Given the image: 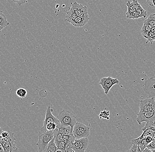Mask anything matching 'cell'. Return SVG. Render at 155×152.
<instances>
[{"label":"cell","instance_id":"ba28073f","mask_svg":"<svg viewBox=\"0 0 155 152\" xmlns=\"http://www.w3.org/2000/svg\"><path fill=\"white\" fill-rule=\"evenodd\" d=\"M143 90L150 98L155 97V77H151L145 81Z\"/></svg>","mask_w":155,"mask_h":152},{"label":"cell","instance_id":"7c38bea8","mask_svg":"<svg viewBox=\"0 0 155 152\" xmlns=\"http://www.w3.org/2000/svg\"><path fill=\"white\" fill-rule=\"evenodd\" d=\"M126 5L128 7L127 11L126 13V16L127 18L130 19L133 13L137 8L140 6V5L137 0H132V2L128 1Z\"/></svg>","mask_w":155,"mask_h":152},{"label":"cell","instance_id":"7402d4cb","mask_svg":"<svg viewBox=\"0 0 155 152\" xmlns=\"http://www.w3.org/2000/svg\"><path fill=\"white\" fill-rule=\"evenodd\" d=\"M60 131L63 134V135H70L73 134V130L70 126H62L58 128Z\"/></svg>","mask_w":155,"mask_h":152},{"label":"cell","instance_id":"277c9868","mask_svg":"<svg viewBox=\"0 0 155 152\" xmlns=\"http://www.w3.org/2000/svg\"><path fill=\"white\" fill-rule=\"evenodd\" d=\"M54 131H49L38 134V140L36 145L38 148V152H42L49 142L54 138Z\"/></svg>","mask_w":155,"mask_h":152},{"label":"cell","instance_id":"4fadbf2b","mask_svg":"<svg viewBox=\"0 0 155 152\" xmlns=\"http://www.w3.org/2000/svg\"><path fill=\"white\" fill-rule=\"evenodd\" d=\"M147 11L140 5L139 7L137 8L133 13L130 19H137L141 17L145 18L147 16Z\"/></svg>","mask_w":155,"mask_h":152},{"label":"cell","instance_id":"7a4b0ae2","mask_svg":"<svg viewBox=\"0 0 155 152\" xmlns=\"http://www.w3.org/2000/svg\"><path fill=\"white\" fill-rule=\"evenodd\" d=\"M136 121L139 125L142 122H146V124L141 130L142 131L145 129L149 128L155 121V109L147 112H139L137 114Z\"/></svg>","mask_w":155,"mask_h":152},{"label":"cell","instance_id":"e0dca14e","mask_svg":"<svg viewBox=\"0 0 155 152\" xmlns=\"http://www.w3.org/2000/svg\"><path fill=\"white\" fill-rule=\"evenodd\" d=\"M77 17V15L75 14V12L71 8H70L66 15L65 21L71 24L73 21Z\"/></svg>","mask_w":155,"mask_h":152},{"label":"cell","instance_id":"cb8c5ba5","mask_svg":"<svg viewBox=\"0 0 155 152\" xmlns=\"http://www.w3.org/2000/svg\"><path fill=\"white\" fill-rule=\"evenodd\" d=\"M17 95L21 98H24L27 95V91L23 88H19L16 92Z\"/></svg>","mask_w":155,"mask_h":152},{"label":"cell","instance_id":"484cf974","mask_svg":"<svg viewBox=\"0 0 155 152\" xmlns=\"http://www.w3.org/2000/svg\"><path fill=\"white\" fill-rule=\"evenodd\" d=\"M147 39L146 43L147 44L149 42H150L151 44H153V42L154 41H155V34L153 33L149 32V34L147 36Z\"/></svg>","mask_w":155,"mask_h":152},{"label":"cell","instance_id":"d590c367","mask_svg":"<svg viewBox=\"0 0 155 152\" xmlns=\"http://www.w3.org/2000/svg\"><path fill=\"white\" fill-rule=\"evenodd\" d=\"M0 152H5L4 149L1 144L0 145Z\"/></svg>","mask_w":155,"mask_h":152},{"label":"cell","instance_id":"30bf717a","mask_svg":"<svg viewBox=\"0 0 155 152\" xmlns=\"http://www.w3.org/2000/svg\"><path fill=\"white\" fill-rule=\"evenodd\" d=\"M71 4V8L77 15L78 16H80L83 18L89 17L87 7L82 4H79L75 2L72 3Z\"/></svg>","mask_w":155,"mask_h":152},{"label":"cell","instance_id":"603a6c76","mask_svg":"<svg viewBox=\"0 0 155 152\" xmlns=\"http://www.w3.org/2000/svg\"><path fill=\"white\" fill-rule=\"evenodd\" d=\"M152 27L148 26V25H143V27H142L141 30H140V32L143 37H145V38H147V36Z\"/></svg>","mask_w":155,"mask_h":152},{"label":"cell","instance_id":"836d02e7","mask_svg":"<svg viewBox=\"0 0 155 152\" xmlns=\"http://www.w3.org/2000/svg\"><path fill=\"white\" fill-rule=\"evenodd\" d=\"M143 152H153L152 150H150V149H148L147 148H145V150H144Z\"/></svg>","mask_w":155,"mask_h":152},{"label":"cell","instance_id":"4316f807","mask_svg":"<svg viewBox=\"0 0 155 152\" xmlns=\"http://www.w3.org/2000/svg\"><path fill=\"white\" fill-rule=\"evenodd\" d=\"M28 0H11L12 2L15 3L19 6L22 5L28 2Z\"/></svg>","mask_w":155,"mask_h":152},{"label":"cell","instance_id":"1f68e13d","mask_svg":"<svg viewBox=\"0 0 155 152\" xmlns=\"http://www.w3.org/2000/svg\"><path fill=\"white\" fill-rule=\"evenodd\" d=\"M18 149L17 147H16V143L12 144V146L10 152H18Z\"/></svg>","mask_w":155,"mask_h":152},{"label":"cell","instance_id":"e575fe53","mask_svg":"<svg viewBox=\"0 0 155 152\" xmlns=\"http://www.w3.org/2000/svg\"><path fill=\"white\" fill-rule=\"evenodd\" d=\"M3 130L0 127V145L1 144V141H2V136H1V134H2V132Z\"/></svg>","mask_w":155,"mask_h":152},{"label":"cell","instance_id":"9c48e42d","mask_svg":"<svg viewBox=\"0 0 155 152\" xmlns=\"http://www.w3.org/2000/svg\"><path fill=\"white\" fill-rule=\"evenodd\" d=\"M53 109H51V106L50 105L47 107V110L45 114V118L43 122V125L42 128H45L48 124L51 123H56L58 125V128L61 127V125L59 120L57 118V117H54L52 114Z\"/></svg>","mask_w":155,"mask_h":152},{"label":"cell","instance_id":"d6a6232c","mask_svg":"<svg viewBox=\"0 0 155 152\" xmlns=\"http://www.w3.org/2000/svg\"><path fill=\"white\" fill-rule=\"evenodd\" d=\"M150 32L153 33L155 34V26L152 27Z\"/></svg>","mask_w":155,"mask_h":152},{"label":"cell","instance_id":"d4e9b609","mask_svg":"<svg viewBox=\"0 0 155 152\" xmlns=\"http://www.w3.org/2000/svg\"><path fill=\"white\" fill-rule=\"evenodd\" d=\"M109 115H110V113L109 111H106V110H103L101 111L100 113L99 116L100 119L102 118L106 119L107 120H109Z\"/></svg>","mask_w":155,"mask_h":152},{"label":"cell","instance_id":"ffe728a7","mask_svg":"<svg viewBox=\"0 0 155 152\" xmlns=\"http://www.w3.org/2000/svg\"><path fill=\"white\" fill-rule=\"evenodd\" d=\"M144 25H148L150 27H153L155 26V14H151L149 15L147 19H145L143 22Z\"/></svg>","mask_w":155,"mask_h":152},{"label":"cell","instance_id":"74e56055","mask_svg":"<svg viewBox=\"0 0 155 152\" xmlns=\"http://www.w3.org/2000/svg\"><path fill=\"white\" fill-rule=\"evenodd\" d=\"M3 28H4L3 27H2V26H0V34L2 33V30Z\"/></svg>","mask_w":155,"mask_h":152},{"label":"cell","instance_id":"ab89813d","mask_svg":"<svg viewBox=\"0 0 155 152\" xmlns=\"http://www.w3.org/2000/svg\"><path fill=\"white\" fill-rule=\"evenodd\" d=\"M152 151H153V152H155V150H153Z\"/></svg>","mask_w":155,"mask_h":152},{"label":"cell","instance_id":"8d00e7d4","mask_svg":"<svg viewBox=\"0 0 155 152\" xmlns=\"http://www.w3.org/2000/svg\"><path fill=\"white\" fill-rule=\"evenodd\" d=\"M137 152H143L140 150V148L138 146L137 147Z\"/></svg>","mask_w":155,"mask_h":152},{"label":"cell","instance_id":"7bdbcfd3","mask_svg":"<svg viewBox=\"0 0 155 152\" xmlns=\"http://www.w3.org/2000/svg\"></svg>","mask_w":155,"mask_h":152},{"label":"cell","instance_id":"d6986e66","mask_svg":"<svg viewBox=\"0 0 155 152\" xmlns=\"http://www.w3.org/2000/svg\"><path fill=\"white\" fill-rule=\"evenodd\" d=\"M75 138L73 134H70L68 135H63V140L66 143L67 148L70 147L71 143L74 142Z\"/></svg>","mask_w":155,"mask_h":152},{"label":"cell","instance_id":"5b68a950","mask_svg":"<svg viewBox=\"0 0 155 152\" xmlns=\"http://www.w3.org/2000/svg\"><path fill=\"white\" fill-rule=\"evenodd\" d=\"M119 82L120 81L117 78H113L111 76H108L101 78L99 84L103 89L105 94H107L113 86L116 84H119Z\"/></svg>","mask_w":155,"mask_h":152},{"label":"cell","instance_id":"2e32d148","mask_svg":"<svg viewBox=\"0 0 155 152\" xmlns=\"http://www.w3.org/2000/svg\"><path fill=\"white\" fill-rule=\"evenodd\" d=\"M53 139H54V143L57 146L59 143H61V142L63 141V134L59 131L58 128L54 130Z\"/></svg>","mask_w":155,"mask_h":152},{"label":"cell","instance_id":"f35d334b","mask_svg":"<svg viewBox=\"0 0 155 152\" xmlns=\"http://www.w3.org/2000/svg\"><path fill=\"white\" fill-rule=\"evenodd\" d=\"M56 152H62V151L61 150L58 149V150H57V151H56Z\"/></svg>","mask_w":155,"mask_h":152},{"label":"cell","instance_id":"b9f144b4","mask_svg":"<svg viewBox=\"0 0 155 152\" xmlns=\"http://www.w3.org/2000/svg\"><path fill=\"white\" fill-rule=\"evenodd\" d=\"M73 152H74V151H73Z\"/></svg>","mask_w":155,"mask_h":152},{"label":"cell","instance_id":"8992f818","mask_svg":"<svg viewBox=\"0 0 155 152\" xmlns=\"http://www.w3.org/2000/svg\"><path fill=\"white\" fill-rule=\"evenodd\" d=\"M89 143L88 138H83L76 139L71 143V148L74 152H85Z\"/></svg>","mask_w":155,"mask_h":152},{"label":"cell","instance_id":"9a60e30c","mask_svg":"<svg viewBox=\"0 0 155 152\" xmlns=\"http://www.w3.org/2000/svg\"><path fill=\"white\" fill-rule=\"evenodd\" d=\"M136 143L142 152L147 147V146L149 144L146 140V138L141 139H138L137 138L133 139L131 141V143Z\"/></svg>","mask_w":155,"mask_h":152},{"label":"cell","instance_id":"6da1fadb","mask_svg":"<svg viewBox=\"0 0 155 152\" xmlns=\"http://www.w3.org/2000/svg\"><path fill=\"white\" fill-rule=\"evenodd\" d=\"M62 126H70L73 130L74 125L77 123L76 116L72 112L67 110L61 111L57 117Z\"/></svg>","mask_w":155,"mask_h":152},{"label":"cell","instance_id":"44dd1931","mask_svg":"<svg viewBox=\"0 0 155 152\" xmlns=\"http://www.w3.org/2000/svg\"><path fill=\"white\" fill-rule=\"evenodd\" d=\"M9 25V22L8 21L6 16L2 11L0 10V26L4 28Z\"/></svg>","mask_w":155,"mask_h":152},{"label":"cell","instance_id":"4dcf8cb0","mask_svg":"<svg viewBox=\"0 0 155 152\" xmlns=\"http://www.w3.org/2000/svg\"><path fill=\"white\" fill-rule=\"evenodd\" d=\"M149 5L153 8L155 7V0H146Z\"/></svg>","mask_w":155,"mask_h":152},{"label":"cell","instance_id":"60d3db41","mask_svg":"<svg viewBox=\"0 0 155 152\" xmlns=\"http://www.w3.org/2000/svg\"><path fill=\"white\" fill-rule=\"evenodd\" d=\"M69 152H73V150H71Z\"/></svg>","mask_w":155,"mask_h":152},{"label":"cell","instance_id":"f1b7e54d","mask_svg":"<svg viewBox=\"0 0 155 152\" xmlns=\"http://www.w3.org/2000/svg\"><path fill=\"white\" fill-rule=\"evenodd\" d=\"M150 150H155V141H153L151 143H149L147 147Z\"/></svg>","mask_w":155,"mask_h":152},{"label":"cell","instance_id":"8fae6325","mask_svg":"<svg viewBox=\"0 0 155 152\" xmlns=\"http://www.w3.org/2000/svg\"><path fill=\"white\" fill-rule=\"evenodd\" d=\"M16 143L14 134L10 132L8 138H2L1 145L4 149L5 152H10L12 144Z\"/></svg>","mask_w":155,"mask_h":152},{"label":"cell","instance_id":"52a82bcc","mask_svg":"<svg viewBox=\"0 0 155 152\" xmlns=\"http://www.w3.org/2000/svg\"><path fill=\"white\" fill-rule=\"evenodd\" d=\"M139 112H147L155 109L154 98H150L143 100H140L139 103Z\"/></svg>","mask_w":155,"mask_h":152},{"label":"cell","instance_id":"f546056e","mask_svg":"<svg viewBox=\"0 0 155 152\" xmlns=\"http://www.w3.org/2000/svg\"><path fill=\"white\" fill-rule=\"evenodd\" d=\"M10 131H3L2 132L1 136L2 138H8L9 135Z\"/></svg>","mask_w":155,"mask_h":152},{"label":"cell","instance_id":"3957f363","mask_svg":"<svg viewBox=\"0 0 155 152\" xmlns=\"http://www.w3.org/2000/svg\"><path fill=\"white\" fill-rule=\"evenodd\" d=\"M73 134L76 139L89 137L90 128L84 124L77 122L73 128Z\"/></svg>","mask_w":155,"mask_h":152},{"label":"cell","instance_id":"83f0119b","mask_svg":"<svg viewBox=\"0 0 155 152\" xmlns=\"http://www.w3.org/2000/svg\"><path fill=\"white\" fill-rule=\"evenodd\" d=\"M131 144L133 145L132 147L127 152H137V149L138 146L137 144L135 143H132Z\"/></svg>","mask_w":155,"mask_h":152},{"label":"cell","instance_id":"5bb4252c","mask_svg":"<svg viewBox=\"0 0 155 152\" xmlns=\"http://www.w3.org/2000/svg\"><path fill=\"white\" fill-rule=\"evenodd\" d=\"M89 20H90L89 17L83 18V17L77 16V17L71 24H72L74 27H82L85 26L89 22Z\"/></svg>","mask_w":155,"mask_h":152},{"label":"cell","instance_id":"ac0fdd59","mask_svg":"<svg viewBox=\"0 0 155 152\" xmlns=\"http://www.w3.org/2000/svg\"><path fill=\"white\" fill-rule=\"evenodd\" d=\"M57 145L54 143V139H52L42 152H56L58 150Z\"/></svg>","mask_w":155,"mask_h":152}]
</instances>
